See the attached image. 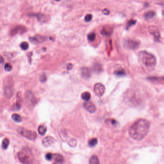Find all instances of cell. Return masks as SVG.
<instances>
[{"instance_id": "6da1fadb", "label": "cell", "mask_w": 164, "mask_h": 164, "mask_svg": "<svg viewBox=\"0 0 164 164\" xmlns=\"http://www.w3.org/2000/svg\"><path fill=\"white\" fill-rule=\"evenodd\" d=\"M150 126L148 121L142 118L139 119L130 127L129 135L135 140L141 141L148 134Z\"/></svg>"}, {"instance_id": "7a4b0ae2", "label": "cell", "mask_w": 164, "mask_h": 164, "mask_svg": "<svg viewBox=\"0 0 164 164\" xmlns=\"http://www.w3.org/2000/svg\"><path fill=\"white\" fill-rule=\"evenodd\" d=\"M139 57L142 64L149 69L155 67L156 64V57L147 51H142L139 54Z\"/></svg>"}, {"instance_id": "3957f363", "label": "cell", "mask_w": 164, "mask_h": 164, "mask_svg": "<svg viewBox=\"0 0 164 164\" xmlns=\"http://www.w3.org/2000/svg\"><path fill=\"white\" fill-rule=\"evenodd\" d=\"M17 156L22 163L32 164L34 163V158L31 150L28 147H24L17 154Z\"/></svg>"}, {"instance_id": "277c9868", "label": "cell", "mask_w": 164, "mask_h": 164, "mask_svg": "<svg viewBox=\"0 0 164 164\" xmlns=\"http://www.w3.org/2000/svg\"><path fill=\"white\" fill-rule=\"evenodd\" d=\"M17 131L20 135L29 140L34 141L37 137V135L35 132L20 127L18 128Z\"/></svg>"}, {"instance_id": "5b68a950", "label": "cell", "mask_w": 164, "mask_h": 164, "mask_svg": "<svg viewBox=\"0 0 164 164\" xmlns=\"http://www.w3.org/2000/svg\"><path fill=\"white\" fill-rule=\"evenodd\" d=\"M123 45L127 49L134 50L139 48L140 42L137 40L132 39H125L123 41Z\"/></svg>"}, {"instance_id": "8992f818", "label": "cell", "mask_w": 164, "mask_h": 164, "mask_svg": "<svg viewBox=\"0 0 164 164\" xmlns=\"http://www.w3.org/2000/svg\"><path fill=\"white\" fill-rule=\"evenodd\" d=\"M25 100L26 104L30 107L34 106L37 103L36 99L33 92L30 91H28L26 92Z\"/></svg>"}, {"instance_id": "52a82bcc", "label": "cell", "mask_w": 164, "mask_h": 164, "mask_svg": "<svg viewBox=\"0 0 164 164\" xmlns=\"http://www.w3.org/2000/svg\"><path fill=\"white\" fill-rule=\"evenodd\" d=\"M105 91L104 86L101 83H97L94 86V91L95 94L99 97H101L104 94Z\"/></svg>"}, {"instance_id": "ba28073f", "label": "cell", "mask_w": 164, "mask_h": 164, "mask_svg": "<svg viewBox=\"0 0 164 164\" xmlns=\"http://www.w3.org/2000/svg\"><path fill=\"white\" fill-rule=\"evenodd\" d=\"M16 103L14 104L12 106V110L14 111L18 110L20 109L21 107L22 106V103H23V99L21 97V94L20 92H18L16 95Z\"/></svg>"}, {"instance_id": "9c48e42d", "label": "cell", "mask_w": 164, "mask_h": 164, "mask_svg": "<svg viewBox=\"0 0 164 164\" xmlns=\"http://www.w3.org/2000/svg\"><path fill=\"white\" fill-rule=\"evenodd\" d=\"M51 161H53L54 164H62L64 162V158L60 154H52Z\"/></svg>"}, {"instance_id": "30bf717a", "label": "cell", "mask_w": 164, "mask_h": 164, "mask_svg": "<svg viewBox=\"0 0 164 164\" xmlns=\"http://www.w3.org/2000/svg\"><path fill=\"white\" fill-rule=\"evenodd\" d=\"M149 32L154 36V37L156 40H159L160 38V33L157 27L154 26H150L149 27Z\"/></svg>"}, {"instance_id": "8fae6325", "label": "cell", "mask_w": 164, "mask_h": 164, "mask_svg": "<svg viewBox=\"0 0 164 164\" xmlns=\"http://www.w3.org/2000/svg\"><path fill=\"white\" fill-rule=\"evenodd\" d=\"M27 31V29L25 27L23 26H17L15 28L12 29L11 31V34L12 36L18 34H23Z\"/></svg>"}, {"instance_id": "7c38bea8", "label": "cell", "mask_w": 164, "mask_h": 164, "mask_svg": "<svg viewBox=\"0 0 164 164\" xmlns=\"http://www.w3.org/2000/svg\"><path fill=\"white\" fill-rule=\"evenodd\" d=\"M14 93V89L11 86H7L4 88L3 94L5 98L7 99H10Z\"/></svg>"}, {"instance_id": "4fadbf2b", "label": "cell", "mask_w": 164, "mask_h": 164, "mask_svg": "<svg viewBox=\"0 0 164 164\" xmlns=\"http://www.w3.org/2000/svg\"><path fill=\"white\" fill-rule=\"evenodd\" d=\"M47 40V38L43 36L40 35H36L31 38H29V41L33 43H42Z\"/></svg>"}, {"instance_id": "5bb4252c", "label": "cell", "mask_w": 164, "mask_h": 164, "mask_svg": "<svg viewBox=\"0 0 164 164\" xmlns=\"http://www.w3.org/2000/svg\"><path fill=\"white\" fill-rule=\"evenodd\" d=\"M28 16L32 17L34 16L36 17L38 20L41 22H46L49 19V16L44 15L43 14H42L41 13H38V14H29L28 15Z\"/></svg>"}, {"instance_id": "9a60e30c", "label": "cell", "mask_w": 164, "mask_h": 164, "mask_svg": "<svg viewBox=\"0 0 164 164\" xmlns=\"http://www.w3.org/2000/svg\"><path fill=\"white\" fill-rule=\"evenodd\" d=\"M83 107L86 110L91 113H94L96 109L95 105L91 102H85L83 104Z\"/></svg>"}, {"instance_id": "2e32d148", "label": "cell", "mask_w": 164, "mask_h": 164, "mask_svg": "<svg viewBox=\"0 0 164 164\" xmlns=\"http://www.w3.org/2000/svg\"><path fill=\"white\" fill-rule=\"evenodd\" d=\"M127 94H128L126 96V97H127V100H129L128 101H129V103H131L133 104H135L137 103V100H138V99H136V95L135 92L129 91Z\"/></svg>"}, {"instance_id": "e0dca14e", "label": "cell", "mask_w": 164, "mask_h": 164, "mask_svg": "<svg viewBox=\"0 0 164 164\" xmlns=\"http://www.w3.org/2000/svg\"><path fill=\"white\" fill-rule=\"evenodd\" d=\"M54 142V138L51 136H47L42 140V144L45 147H49L52 145Z\"/></svg>"}, {"instance_id": "ac0fdd59", "label": "cell", "mask_w": 164, "mask_h": 164, "mask_svg": "<svg viewBox=\"0 0 164 164\" xmlns=\"http://www.w3.org/2000/svg\"><path fill=\"white\" fill-rule=\"evenodd\" d=\"M80 73L82 78L85 79H88L91 77V73L87 67H82L80 69Z\"/></svg>"}, {"instance_id": "d6986e66", "label": "cell", "mask_w": 164, "mask_h": 164, "mask_svg": "<svg viewBox=\"0 0 164 164\" xmlns=\"http://www.w3.org/2000/svg\"><path fill=\"white\" fill-rule=\"evenodd\" d=\"M148 79L152 82L160 83H164V78L163 77H151L148 78Z\"/></svg>"}, {"instance_id": "ffe728a7", "label": "cell", "mask_w": 164, "mask_h": 164, "mask_svg": "<svg viewBox=\"0 0 164 164\" xmlns=\"http://www.w3.org/2000/svg\"><path fill=\"white\" fill-rule=\"evenodd\" d=\"M38 130L39 133L40 135H44L47 131V127L45 125H41L38 127Z\"/></svg>"}, {"instance_id": "44dd1931", "label": "cell", "mask_w": 164, "mask_h": 164, "mask_svg": "<svg viewBox=\"0 0 164 164\" xmlns=\"http://www.w3.org/2000/svg\"><path fill=\"white\" fill-rule=\"evenodd\" d=\"M155 13L154 11H149L147 13H145L144 15V17L145 18V19L149 20V19H151L152 18H153L155 16Z\"/></svg>"}, {"instance_id": "7402d4cb", "label": "cell", "mask_w": 164, "mask_h": 164, "mask_svg": "<svg viewBox=\"0 0 164 164\" xmlns=\"http://www.w3.org/2000/svg\"><path fill=\"white\" fill-rule=\"evenodd\" d=\"M81 97L83 100L88 102L91 99V95L89 92H84L81 95Z\"/></svg>"}, {"instance_id": "603a6c76", "label": "cell", "mask_w": 164, "mask_h": 164, "mask_svg": "<svg viewBox=\"0 0 164 164\" xmlns=\"http://www.w3.org/2000/svg\"><path fill=\"white\" fill-rule=\"evenodd\" d=\"M90 164H100V161L98 157L96 155L92 156L89 160Z\"/></svg>"}, {"instance_id": "cb8c5ba5", "label": "cell", "mask_w": 164, "mask_h": 164, "mask_svg": "<svg viewBox=\"0 0 164 164\" xmlns=\"http://www.w3.org/2000/svg\"><path fill=\"white\" fill-rule=\"evenodd\" d=\"M10 144L9 140L7 138H4L3 139L2 144V148L3 150H6L9 146Z\"/></svg>"}, {"instance_id": "d4e9b609", "label": "cell", "mask_w": 164, "mask_h": 164, "mask_svg": "<svg viewBox=\"0 0 164 164\" xmlns=\"http://www.w3.org/2000/svg\"><path fill=\"white\" fill-rule=\"evenodd\" d=\"M98 143V140L96 138H92L89 140L88 145L90 147H94Z\"/></svg>"}, {"instance_id": "484cf974", "label": "cell", "mask_w": 164, "mask_h": 164, "mask_svg": "<svg viewBox=\"0 0 164 164\" xmlns=\"http://www.w3.org/2000/svg\"><path fill=\"white\" fill-rule=\"evenodd\" d=\"M93 70L95 72L99 73L102 70V67L100 64L98 63L95 64L93 66Z\"/></svg>"}, {"instance_id": "4316f807", "label": "cell", "mask_w": 164, "mask_h": 164, "mask_svg": "<svg viewBox=\"0 0 164 164\" xmlns=\"http://www.w3.org/2000/svg\"><path fill=\"white\" fill-rule=\"evenodd\" d=\"M12 118L14 121L16 122H20L22 121L21 117L17 114H14L12 115Z\"/></svg>"}, {"instance_id": "83f0119b", "label": "cell", "mask_w": 164, "mask_h": 164, "mask_svg": "<svg viewBox=\"0 0 164 164\" xmlns=\"http://www.w3.org/2000/svg\"><path fill=\"white\" fill-rule=\"evenodd\" d=\"M112 31L110 29H108L105 28H104L101 30V34L104 36H109L112 33Z\"/></svg>"}, {"instance_id": "f1b7e54d", "label": "cell", "mask_w": 164, "mask_h": 164, "mask_svg": "<svg viewBox=\"0 0 164 164\" xmlns=\"http://www.w3.org/2000/svg\"><path fill=\"white\" fill-rule=\"evenodd\" d=\"M67 143L72 147H75L77 145V141L74 139H69L67 140Z\"/></svg>"}, {"instance_id": "f546056e", "label": "cell", "mask_w": 164, "mask_h": 164, "mask_svg": "<svg viewBox=\"0 0 164 164\" xmlns=\"http://www.w3.org/2000/svg\"><path fill=\"white\" fill-rule=\"evenodd\" d=\"M20 47L23 50H27L29 48V44L27 42H26V41L23 42L20 45Z\"/></svg>"}, {"instance_id": "4dcf8cb0", "label": "cell", "mask_w": 164, "mask_h": 164, "mask_svg": "<svg viewBox=\"0 0 164 164\" xmlns=\"http://www.w3.org/2000/svg\"><path fill=\"white\" fill-rule=\"evenodd\" d=\"M136 23V20H133V19H130L127 24L126 30H128L131 26L134 25Z\"/></svg>"}, {"instance_id": "1f68e13d", "label": "cell", "mask_w": 164, "mask_h": 164, "mask_svg": "<svg viewBox=\"0 0 164 164\" xmlns=\"http://www.w3.org/2000/svg\"><path fill=\"white\" fill-rule=\"evenodd\" d=\"M115 75L117 76H124L125 75V72L123 70H117L114 72Z\"/></svg>"}, {"instance_id": "d6a6232c", "label": "cell", "mask_w": 164, "mask_h": 164, "mask_svg": "<svg viewBox=\"0 0 164 164\" xmlns=\"http://www.w3.org/2000/svg\"><path fill=\"white\" fill-rule=\"evenodd\" d=\"M96 38V34L94 32H92L89 34L88 35V39L89 41H93L95 40Z\"/></svg>"}, {"instance_id": "836d02e7", "label": "cell", "mask_w": 164, "mask_h": 164, "mask_svg": "<svg viewBox=\"0 0 164 164\" xmlns=\"http://www.w3.org/2000/svg\"><path fill=\"white\" fill-rule=\"evenodd\" d=\"M12 68H13L12 66V65L10 64L7 63L5 64V65H4V69L7 71H8V72L11 71L12 70Z\"/></svg>"}, {"instance_id": "e575fe53", "label": "cell", "mask_w": 164, "mask_h": 164, "mask_svg": "<svg viewBox=\"0 0 164 164\" xmlns=\"http://www.w3.org/2000/svg\"><path fill=\"white\" fill-rule=\"evenodd\" d=\"M40 80L41 82L42 83L45 82L47 80V77L46 76V75L45 74H41V76L40 77Z\"/></svg>"}, {"instance_id": "d590c367", "label": "cell", "mask_w": 164, "mask_h": 164, "mask_svg": "<svg viewBox=\"0 0 164 164\" xmlns=\"http://www.w3.org/2000/svg\"><path fill=\"white\" fill-rule=\"evenodd\" d=\"M92 15H91V14H87L85 16L84 19H85V21L86 22H90L92 20Z\"/></svg>"}, {"instance_id": "8d00e7d4", "label": "cell", "mask_w": 164, "mask_h": 164, "mask_svg": "<svg viewBox=\"0 0 164 164\" xmlns=\"http://www.w3.org/2000/svg\"><path fill=\"white\" fill-rule=\"evenodd\" d=\"M102 12L105 15H108L110 13L109 10L107 8H105V9H104L103 10Z\"/></svg>"}, {"instance_id": "74e56055", "label": "cell", "mask_w": 164, "mask_h": 164, "mask_svg": "<svg viewBox=\"0 0 164 164\" xmlns=\"http://www.w3.org/2000/svg\"><path fill=\"white\" fill-rule=\"evenodd\" d=\"M107 121H108L112 125H116L117 124V122L114 119H108Z\"/></svg>"}, {"instance_id": "f35d334b", "label": "cell", "mask_w": 164, "mask_h": 164, "mask_svg": "<svg viewBox=\"0 0 164 164\" xmlns=\"http://www.w3.org/2000/svg\"><path fill=\"white\" fill-rule=\"evenodd\" d=\"M73 67V65L71 64H68L67 66V69L68 70H72Z\"/></svg>"}, {"instance_id": "ab89813d", "label": "cell", "mask_w": 164, "mask_h": 164, "mask_svg": "<svg viewBox=\"0 0 164 164\" xmlns=\"http://www.w3.org/2000/svg\"><path fill=\"white\" fill-rule=\"evenodd\" d=\"M3 62H4V61H3V57L2 56H1V63L2 64L3 63Z\"/></svg>"}, {"instance_id": "60d3db41", "label": "cell", "mask_w": 164, "mask_h": 164, "mask_svg": "<svg viewBox=\"0 0 164 164\" xmlns=\"http://www.w3.org/2000/svg\"><path fill=\"white\" fill-rule=\"evenodd\" d=\"M162 14H163V15L164 16V10L163 11V12H162Z\"/></svg>"}]
</instances>
